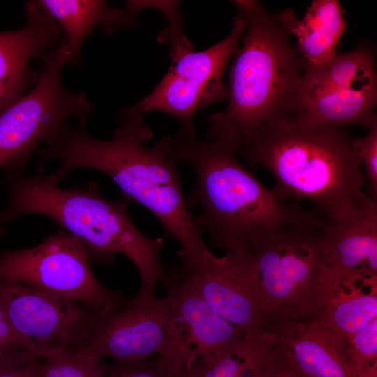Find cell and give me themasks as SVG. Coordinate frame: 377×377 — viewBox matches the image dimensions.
<instances>
[{
	"label": "cell",
	"instance_id": "cell-1",
	"mask_svg": "<svg viewBox=\"0 0 377 377\" xmlns=\"http://www.w3.org/2000/svg\"><path fill=\"white\" fill-rule=\"evenodd\" d=\"M152 137L141 114H123L121 125L109 140L92 137L85 124H78L39 151L38 168L58 161L60 166L51 175L59 182L75 169L103 172L117 185L122 195L142 205L158 219L166 234L179 244L177 254L183 263L207 258L213 253L188 212L177 163L171 157V138L145 147Z\"/></svg>",
	"mask_w": 377,
	"mask_h": 377
},
{
	"label": "cell",
	"instance_id": "cell-2",
	"mask_svg": "<svg viewBox=\"0 0 377 377\" xmlns=\"http://www.w3.org/2000/svg\"><path fill=\"white\" fill-rule=\"evenodd\" d=\"M350 139L339 128L283 117L261 126L237 154L267 170L280 200L312 202L330 225L353 222L376 200Z\"/></svg>",
	"mask_w": 377,
	"mask_h": 377
},
{
	"label": "cell",
	"instance_id": "cell-3",
	"mask_svg": "<svg viewBox=\"0 0 377 377\" xmlns=\"http://www.w3.org/2000/svg\"><path fill=\"white\" fill-rule=\"evenodd\" d=\"M171 157L188 163L195 184L186 199L201 210L198 225L227 251H249L267 234L282 228L323 226L316 214L284 202L237 160V150L195 135L171 138Z\"/></svg>",
	"mask_w": 377,
	"mask_h": 377
},
{
	"label": "cell",
	"instance_id": "cell-4",
	"mask_svg": "<svg viewBox=\"0 0 377 377\" xmlns=\"http://www.w3.org/2000/svg\"><path fill=\"white\" fill-rule=\"evenodd\" d=\"M245 23L229 75L226 109L209 119L207 139L237 151L263 124L292 116L306 66L278 15L257 1H233Z\"/></svg>",
	"mask_w": 377,
	"mask_h": 377
},
{
	"label": "cell",
	"instance_id": "cell-5",
	"mask_svg": "<svg viewBox=\"0 0 377 377\" xmlns=\"http://www.w3.org/2000/svg\"><path fill=\"white\" fill-rule=\"evenodd\" d=\"M10 202L0 212V232L17 218L40 214L52 219L87 246L89 257L109 265L117 253L126 256L141 279L139 292L154 295L166 272L160 260L161 239H151L140 232L128 214L131 201L124 195L116 201L105 198L99 184L63 188L51 175L26 177L10 176Z\"/></svg>",
	"mask_w": 377,
	"mask_h": 377
},
{
	"label": "cell",
	"instance_id": "cell-6",
	"mask_svg": "<svg viewBox=\"0 0 377 377\" xmlns=\"http://www.w3.org/2000/svg\"><path fill=\"white\" fill-rule=\"evenodd\" d=\"M327 226L279 228L251 250L266 326L311 320L327 304L322 254Z\"/></svg>",
	"mask_w": 377,
	"mask_h": 377
},
{
	"label": "cell",
	"instance_id": "cell-7",
	"mask_svg": "<svg viewBox=\"0 0 377 377\" xmlns=\"http://www.w3.org/2000/svg\"><path fill=\"white\" fill-rule=\"evenodd\" d=\"M42 59L43 68L31 91L0 110V168L10 176L21 175L42 143L57 142L71 119L86 124L93 109L85 93H71L63 86L62 40Z\"/></svg>",
	"mask_w": 377,
	"mask_h": 377
},
{
	"label": "cell",
	"instance_id": "cell-8",
	"mask_svg": "<svg viewBox=\"0 0 377 377\" xmlns=\"http://www.w3.org/2000/svg\"><path fill=\"white\" fill-rule=\"evenodd\" d=\"M244 30L245 23L237 15L228 36L205 50L193 51L184 35L170 40V68L154 90L124 114L165 112L181 121L178 135H195L193 119L196 112L228 97L222 76Z\"/></svg>",
	"mask_w": 377,
	"mask_h": 377
},
{
	"label": "cell",
	"instance_id": "cell-9",
	"mask_svg": "<svg viewBox=\"0 0 377 377\" xmlns=\"http://www.w3.org/2000/svg\"><path fill=\"white\" fill-rule=\"evenodd\" d=\"M85 244L61 228L39 244L0 254V281H13L104 313L124 299L104 287L89 265Z\"/></svg>",
	"mask_w": 377,
	"mask_h": 377
},
{
	"label": "cell",
	"instance_id": "cell-10",
	"mask_svg": "<svg viewBox=\"0 0 377 377\" xmlns=\"http://www.w3.org/2000/svg\"><path fill=\"white\" fill-rule=\"evenodd\" d=\"M375 52L362 43L354 51L337 55L320 68L305 70L291 117L339 128L377 123Z\"/></svg>",
	"mask_w": 377,
	"mask_h": 377
},
{
	"label": "cell",
	"instance_id": "cell-11",
	"mask_svg": "<svg viewBox=\"0 0 377 377\" xmlns=\"http://www.w3.org/2000/svg\"><path fill=\"white\" fill-rule=\"evenodd\" d=\"M0 307L24 347L40 358L76 350L99 314L74 301L8 281H0Z\"/></svg>",
	"mask_w": 377,
	"mask_h": 377
},
{
	"label": "cell",
	"instance_id": "cell-12",
	"mask_svg": "<svg viewBox=\"0 0 377 377\" xmlns=\"http://www.w3.org/2000/svg\"><path fill=\"white\" fill-rule=\"evenodd\" d=\"M172 335L166 304L156 294L138 291L104 313L98 314L75 350L97 360L110 357L118 363H134L165 357Z\"/></svg>",
	"mask_w": 377,
	"mask_h": 377
},
{
	"label": "cell",
	"instance_id": "cell-13",
	"mask_svg": "<svg viewBox=\"0 0 377 377\" xmlns=\"http://www.w3.org/2000/svg\"><path fill=\"white\" fill-rule=\"evenodd\" d=\"M172 323L165 357L184 376L198 360L243 338L245 332L218 316L191 284L181 267H172L163 281Z\"/></svg>",
	"mask_w": 377,
	"mask_h": 377
},
{
	"label": "cell",
	"instance_id": "cell-14",
	"mask_svg": "<svg viewBox=\"0 0 377 377\" xmlns=\"http://www.w3.org/2000/svg\"><path fill=\"white\" fill-rule=\"evenodd\" d=\"M181 269L210 308L221 318L241 328L245 335L266 329L257 272L249 251L214 253Z\"/></svg>",
	"mask_w": 377,
	"mask_h": 377
},
{
	"label": "cell",
	"instance_id": "cell-15",
	"mask_svg": "<svg viewBox=\"0 0 377 377\" xmlns=\"http://www.w3.org/2000/svg\"><path fill=\"white\" fill-rule=\"evenodd\" d=\"M322 254L327 302L341 292L377 284V202L353 222L328 223Z\"/></svg>",
	"mask_w": 377,
	"mask_h": 377
},
{
	"label": "cell",
	"instance_id": "cell-16",
	"mask_svg": "<svg viewBox=\"0 0 377 377\" xmlns=\"http://www.w3.org/2000/svg\"><path fill=\"white\" fill-rule=\"evenodd\" d=\"M27 24L0 32V110L24 96L39 75L29 67L32 59L43 57L64 36L59 24L36 1L26 3Z\"/></svg>",
	"mask_w": 377,
	"mask_h": 377
},
{
	"label": "cell",
	"instance_id": "cell-17",
	"mask_svg": "<svg viewBox=\"0 0 377 377\" xmlns=\"http://www.w3.org/2000/svg\"><path fill=\"white\" fill-rule=\"evenodd\" d=\"M278 17L288 33L297 38L306 69L320 68L337 55L336 46L346 28L338 1H313L302 20L290 9Z\"/></svg>",
	"mask_w": 377,
	"mask_h": 377
},
{
	"label": "cell",
	"instance_id": "cell-18",
	"mask_svg": "<svg viewBox=\"0 0 377 377\" xmlns=\"http://www.w3.org/2000/svg\"><path fill=\"white\" fill-rule=\"evenodd\" d=\"M266 327L309 377H353L338 349L313 320Z\"/></svg>",
	"mask_w": 377,
	"mask_h": 377
},
{
	"label": "cell",
	"instance_id": "cell-19",
	"mask_svg": "<svg viewBox=\"0 0 377 377\" xmlns=\"http://www.w3.org/2000/svg\"><path fill=\"white\" fill-rule=\"evenodd\" d=\"M37 1L64 30L62 42L66 65L80 64L82 44L96 27L102 25L107 31H112L132 20L127 11L110 8L105 1Z\"/></svg>",
	"mask_w": 377,
	"mask_h": 377
},
{
	"label": "cell",
	"instance_id": "cell-20",
	"mask_svg": "<svg viewBox=\"0 0 377 377\" xmlns=\"http://www.w3.org/2000/svg\"><path fill=\"white\" fill-rule=\"evenodd\" d=\"M272 348L265 329L195 362L183 377H262Z\"/></svg>",
	"mask_w": 377,
	"mask_h": 377
},
{
	"label": "cell",
	"instance_id": "cell-21",
	"mask_svg": "<svg viewBox=\"0 0 377 377\" xmlns=\"http://www.w3.org/2000/svg\"><path fill=\"white\" fill-rule=\"evenodd\" d=\"M375 318L377 284L340 293L313 320L339 350L345 339Z\"/></svg>",
	"mask_w": 377,
	"mask_h": 377
},
{
	"label": "cell",
	"instance_id": "cell-22",
	"mask_svg": "<svg viewBox=\"0 0 377 377\" xmlns=\"http://www.w3.org/2000/svg\"><path fill=\"white\" fill-rule=\"evenodd\" d=\"M339 352L353 377H377V318L345 339Z\"/></svg>",
	"mask_w": 377,
	"mask_h": 377
},
{
	"label": "cell",
	"instance_id": "cell-23",
	"mask_svg": "<svg viewBox=\"0 0 377 377\" xmlns=\"http://www.w3.org/2000/svg\"><path fill=\"white\" fill-rule=\"evenodd\" d=\"M38 371L40 377H106L107 364L71 350L40 358Z\"/></svg>",
	"mask_w": 377,
	"mask_h": 377
},
{
	"label": "cell",
	"instance_id": "cell-24",
	"mask_svg": "<svg viewBox=\"0 0 377 377\" xmlns=\"http://www.w3.org/2000/svg\"><path fill=\"white\" fill-rule=\"evenodd\" d=\"M106 377H183L165 358L158 355L149 360L134 363L107 364Z\"/></svg>",
	"mask_w": 377,
	"mask_h": 377
},
{
	"label": "cell",
	"instance_id": "cell-25",
	"mask_svg": "<svg viewBox=\"0 0 377 377\" xmlns=\"http://www.w3.org/2000/svg\"><path fill=\"white\" fill-rule=\"evenodd\" d=\"M365 136L350 140L351 149L365 170L370 197L377 200V123L372 124Z\"/></svg>",
	"mask_w": 377,
	"mask_h": 377
},
{
	"label": "cell",
	"instance_id": "cell-26",
	"mask_svg": "<svg viewBox=\"0 0 377 377\" xmlns=\"http://www.w3.org/2000/svg\"><path fill=\"white\" fill-rule=\"evenodd\" d=\"M271 335L272 351L262 377H309L297 366L286 348L272 333Z\"/></svg>",
	"mask_w": 377,
	"mask_h": 377
},
{
	"label": "cell",
	"instance_id": "cell-27",
	"mask_svg": "<svg viewBox=\"0 0 377 377\" xmlns=\"http://www.w3.org/2000/svg\"><path fill=\"white\" fill-rule=\"evenodd\" d=\"M39 357H31L0 366V377H33Z\"/></svg>",
	"mask_w": 377,
	"mask_h": 377
},
{
	"label": "cell",
	"instance_id": "cell-28",
	"mask_svg": "<svg viewBox=\"0 0 377 377\" xmlns=\"http://www.w3.org/2000/svg\"><path fill=\"white\" fill-rule=\"evenodd\" d=\"M0 341L18 350L29 351L22 344L13 329L6 315L0 307ZM33 355V354H32Z\"/></svg>",
	"mask_w": 377,
	"mask_h": 377
},
{
	"label": "cell",
	"instance_id": "cell-29",
	"mask_svg": "<svg viewBox=\"0 0 377 377\" xmlns=\"http://www.w3.org/2000/svg\"><path fill=\"white\" fill-rule=\"evenodd\" d=\"M33 377H40V376L39 375L38 371V367H37V369H36V372H35Z\"/></svg>",
	"mask_w": 377,
	"mask_h": 377
}]
</instances>
